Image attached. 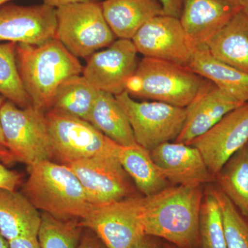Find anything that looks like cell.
<instances>
[{
    "instance_id": "3",
    "label": "cell",
    "mask_w": 248,
    "mask_h": 248,
    "mask_svg": "<svg viewBox=\"0 0 248 248\" xmlns=\"http://www.w3.org/2000/svg\"><path fill=\"white\" fill-rule=\"evenodd\" d=\"M29 170L23 193L37 210L62 221L86 218L92 205L69 166L48 160Z\"/></svg>"
},
{
    "instance_id": "16",
    "label": "cell",
    "mask_w": 248,
    "mask_h": 248,
    "mask_svg": "<svg viewBox=\"0 0 248 248\" xmlns=\"http://www.w3.org/2000/svg\"><path fill=\"white\" fill-rule=\"evenodd\" d=\"M150 153L169 183L175 186H202L214 179L200 152L191 145L166 142Z\"/></svg>"
},
{
    "instance_id": "25",
    "label": "cell",
    "mask_w": 248,
    "mask_h": 248,
    "mask_svg": "<svg viewBox=\"0 0 248 248\" xmlns=\"http://www.w3.org/2000/svg\"><path fill=\"white\" fill-rule=\"evenodd\" d=\"M98 92L82 75L72 77L59 87L50 110L89 122Z\"/></svg>"
},
{
    "instance_id": "29",
    "label": "cell",
    "mask_w": 248,
    "mask_h": 248,
    "mask_svg": "<svg viewBox=\"0 0 248 248\" xmlns=\"http://www.w3.org/2000/svg\"><path fill=\"white\" fill-rule=\"evenodd\" d=\"M212 189L221 207L227 248H248V220L218 187Z\"/></svg>"
},
{
    "instance_id": "30",
    "label": "cell",
    "mask_w": 248,
    "mask_h": 248,
    "mask_svg": "<svg viewBox=\"0 0 248 248\" xmlns=\"http://www.w3.org/2000/svg\"><path fill=\"white\" fill-rule=\"evenodd\" d=\"M22 182V175L0 164V187L16 190Z\"/></svg>"
},
{
    "instance_id": "5",
    "label": "cell",
    "mask_w": 248,
    "mask_h": 248,
    "mask_svg": "<svg viewBox=\"0 0 248 248\" xmlns=\"http://www.w3.org/2000/svg\"><path fill=\"white\" fill-rule=\"evenodd\" d=\"M0 121L6 148L17 161L29 169L42 161L53 160L45 112L32 104L20 108L6 100L0 110Z\"/></svg>"
},
{
    "instance_id": "6",
    "label": "cell",
    "mask_w": 248,
    "mask_h": 248,
    "mask_svg": "<svg viewBox=\"0 0 248 248\" xmlns=\"http://www.w3.org/2000/svg\"><path fill=\"white\" fill-rule=\"evenodd\" d=\"M53 159L69 165L99 156H117L120 145L87 121L50 110L46 113Z\"/></svg>"
},
{
    "instance_id": "26",
    "label": "cell",
    "mask_w": 248,
    "mask_h": 248,
    "mask_svg": "<svg viewBox=\"0 0 248 248\" xmlns=\"http://www.w3.org/2000/svg\"><path fill=\"white\" fill-rule=\"evenodd\" d=\"M0 94L20 108L31 105L17 62L16 44L0 42Z\"/></svg>"
},
{
    "instance_id": "40",
    "label": "cell",
    "mask_w": 248,
    "mask_h": 248,
    "mask_svg": "<svg viewBox=\"0 0 248 248\" xmlns=\"http://www.w3.org/2000/svg\"><path fill=\"white\" fill-rule=\"evenodd\" d=\"M241 11L246 15V17L248 18V0L245 3L244 6L241 7Z\"/></svg>"
},
{
    "instance_id": "10",
    "label": "cell",
    "mask_w": 248,
    "mask_h": 248,
    "mask_svg": "<svg viewBox=\"0 0 248 248\" xmlns=\"http://www.w3.org/2000/svg\"><path fill=\"white\" fill-rule=\"evenodd\" d=\"M67 166L79 179L91 205H102L135 195L130 177L117 156H94Z\"/></svg>"
},
{
    "instance_id": "17",
    "label": "cell",
    "mask_w": 248,
    "mask_h": 248,
    "mask_svg": "<svg viewBox=\"0 0 248 248\" xmlns=\"http://www.w3.org/2000/svg\"><path fill=\"white\" fill-rule=\"evenodd\" d=\"M241 9L223 0H184L179 21L191 48L205 46Z\"/></svg>"
},
{
    "instance_id": "20",
    "label": "cell",
    "mask_w": 248,
    "mask_h": 248,
    "mask_svg": "<svg viewBox=\"0 0 248 248\" xmlns=\"http://www.w3.org/2000/svg\"><path fill=\"white\" fill-rule=\"evenodd\" d=\"M186 67L240 102H248V73L214 58L206 47L194 49Z\"/></svg>"
},
{
    "instance_id": "22",
    "label": "cell",
    "mask_w": 248,
    "mask_h": 248,
    "mask_svg": "<svg viewBox=\"0 0 248 248\" xmlns=\"http://www.w3.org/2000/svg\"><path fill=\"white\" fill-rule=\"evenodd\" d=\"M117 159L143 196L154 195L169 187V181L150 151L140 145L121 146Z\"/></svg>"
},
{
    "instance_id": "13",
    "label": "cell",
    "mask_w": 248,
    "mask_h": 248,
    "mask_svg": "<svg viewBox=\"0 0 248 248\" xmlns=\"http://www.w3.org/2000/svg\"><path fill=\"white\" fill-rule=\"evenodd\" d=\"M56 9L45 4L0 6V42L40 45L56 37Z\"/></svg>"
},
{
    "instance_id": "31",
    "label": "cell",
    "mask_w": 248,
    "mask_h": 248,
    "mask_svg": "<svg viewBox=\"0 0 248 248\" xmlns=\"http://www.w3.org/2000/svg\"><path fill=\"white\" fill-rule=\"evenodd\" d=\"M78 248H107L93 231L86 228L83 231Z\"/></svg>"
},
{
    "instance_id": "15",
    "label": "cell",
    "mask_w": 248,
    "mask_h": 248,
    "mask_svg": "<svg viewBox=\"0 0 248 248\" xmlns=\"http://www.w3.org/2000/svg\"><path fill=\"white\" fill-rule=\"evenodd\" d=\"M243 104L206 80L195 99L185 108V123L174 141L189 144L210 130L227 114Z\"/></svg>"
},
{
    "instance_id": "39",
    "label": "cell",
    "mask_w": 248,
    "mask_h": 248,
    "mask_svg": "<svg viewBox=\"0 0 248 248\" xmlns=\"http://www.w3.org/2000/svg\"><path fill=\"white\" fill-rule=\"evenodd\" d=\"M0 248H9V241L0 234Z\"/></svg>"
},
{
    "instance_id": "8",
    "label": "cell",
    "mask_w": 248,
    "mask_h": 248,
    "mask_svg": "<svg viewBox=\"0 0 248 248\" xmlns=\"http://www.w3.org/2000/svg\"><path fill=\"white\" fill-rule=\"evenodd\" d=\"M115 97L128 117L137 143L148 151L175 141L180 135L185 108L156 101L138 102L125 91Z\"/></svg>"
},
{
    "instance_id": "18",
    "label": "cell",
    "mask_w": 248,
    "mask_h": 248,
    "mask_svg": "<svg viewBox=\"0 0 248 248\" xmlns=\"http://www.w3.org/2000/svg\"><path fill=\"white\" fill-rule=\"evenodd\" d=\"M42 215L24 193L0 187V234L8 241L37 236Z\"/></svg>"
},
{
    "instance_id": "36",
    "label": "cell",
    "mask_w": 248,
    "mask_h": 248,
    "mask_svg": "<svg viewBox=\"0 0 248 248\" xmlns=\"http://www.w3.org/2000/svg\"><path fill=\"white\" fill-rule=\"evenodd\" d=\"M0 161L5 164L11 165L14 164L17 160L9 150L0 147Z\"/></svg>"
},
{
    "instance_id": "38",
    "label": "cell",
    "mask_w": 248,
    "mask_h": 248,
    "mask_svg": "<svg viewBox=\"0 0 248 248\" xmlns=\"http://www.w3.org/2000/svg\"><path fill=\"white\" fill-rule=\"evenodd\" d=\"M223 1H226V2L231 4L232 6H235V7L241 9V7L244 6L247 0H223Z\"/></svg>"
},
{
    "instance_id": "37",
    "label": "cell",
    "mask_w": 248,
    "mask_h": 248,
    "mask_svg": "<svg viewBox=\"0 0 248 248\" xmlns=\"http://www.w3.org/2000/svg\"><path fill=\"white\" fill-rule=\"evenodd\" d=\"M5 101H6V99H5L2 95L0 94V110H1V108L2 107L3 104H4ZM0 147L7 149V148H6V141H5L4 135H3L2 128H1V121H0Z\"/></svg>"
},
{
    "instance_id": "4",
    "label": "cell",
    "mask_w": 248,
    "mask_h": 248,
    "mask_svg": "<svg viewBox=\"0 0 248 248\" xmlns=\"http://www.w3.org/2000/svg\"><path fill=\"white\" fill-rule=\"evenodd\" d=\"M205 79L183 65L144 57L138 62L125 91L132 97L186 108L203 87Z\"/></svg>"
},
{
    "instance_id": "34",
    "label": "cell",
    "mask_w": 248,
    "mask_h": 248,
    "mask_svg": "<svg viewBox=\"0 0 248 248\" xmlns=\"http://www.w3.org/2000/svg\"><path fill=\"white\" fill-rule=\"evenodd\" d=\"M131 248H165L164 244H160L156 238L144 236Z\"/></svg>"
},
{
    "instance_id": "24",
    "label": "cell",
    "mask_w": 248,
    "mask_h": 248,
    "mask_svg": "<svg viewBox=\"0 0 248 248\" xmlns=\"http://www.w3.org/2000/svg\"><path fill=\"white\" fill-rule=\"evenodd\" d=\"M217 187L248 220V151L236 152L215 175Z\"/></svg>"
},
{
    "instance_id": "43",
    "label": "cell",
    "mask_w": 248,
    "mask_h": 248,
    "mask_svg": "<svg viewBox=\"0 0 248 248\" xmlns=\"http://www.w3.org/2000/svg\"><path fill=\"white\" fill-rule=\"evenodd\" d=\"M246 148H247L248 151V141L247 142V143H246Z\"/></svg>"
},
{
    "instance_id": "9",
    "label": "cell",
    "mask_w": 248,
    "mask_h": 248,
    "mask_svg": "<svg viewBox=\"0 0 248 248\" xmlns=\"http://www.w3.org/2000/svg\"><path fill=\"white\" fill-rule=\"evenodd\" d=\"M140 196L92 205L81 221L104 243L107 248H131L146 236L140 217Z\"/></svg>"
},
{
    "instance_id": "23",
    "label": "cell",
    "mask_w": 248,
    "mask_h": 248,
    "mask_svg": "<svg viewBox=\"0 0 248 248\" xmlns=\"http://www.w3.org/2000/svg\"><path fill=\"white\" fill-rule=\"evenodd\" d=\"M89 122L120 146L138 144L128 117L110 93L99 91Z\"/></svg>"
},
{
    "instance_id": "44",
    "label": "cell",
    "mask_w": 248,
    "mask_h": 248,
    "mask_svg": "<svg viewBox=\"0 0 248 248\" xmlns=\"http://www.w3.org/2000/svg\"></svg>"
},
{
    "instance_id": "11",
    "label": "cell",
    "mask_w": 248,
    "mask_h": 248,
    "mask_svg": "<svg viewBox=\"0 0 248 248\" xmlns=\"http://www.w3.org/2000/svg\"><path fill=\"white\" fill-rule=\"evenodd\" d=\"M138 53L131 40L118 39L93 54L81 75L94 89L117 95L125 91L136 70Z\"/></svg>"
},
{
    "instance_id": "41",
    "label": "cell",
    "mask_w": 248,
    "mask_h": 248,
    "mask_svg": "<svg viewBox=\"0 0 248 248\" xmlns=\"http://www.w3.org/2000/svg\"><path fill=\"white\" fill-rule=\"evenodd\" d=\"M12 1V0H0V6L7 4L9 1Z\"/></svg>"
},
{
    "instance_id": "42",
    "label": "cell",
    "mask_w": 248,
    "mask_h": 248,
    "mask_svg": "<svg viewBox=\"0 0 248 248\" xmlns=\"http://www.w3.org/2000/svg\"><path fill=\"white\" fill-rule=\"evenodd\" d=\"M164 247L165 248H175L174 246H170V245L169 244H164Z\"/></svg>"
},
{
    "instance_id": "12",
    "label": "cell",
    "mask_w": 248,
    "mask_h": 248,
    "mask_svg": "<svg viewBox=\"0 0 248 248\" xmlns=\"http://www.w3.org/2000/svg\"><path fill=\"white\" fill-rule=\"evenodd\" d=\"M248 141V102H246L227 114L189 145L200 152L215 178L223 165Z\"/></svg>"
},
{
    "instance_id": "2",
    "label": "cell",
    "mask_w": 248,
    "mask_h": 248,
    "mask_svg": "<svg viewBox=\"0 0 248 248\" xmlns=\"http://www.w3.org/2000/svg\"><path fill=\"white\" fill-rule=\"evenodd\" d=\"M16 55L31 104L45 112L51 108L62 83L72 77L81 76L84 68L78 58L57 38L40 45L18 44Z\"/></svg>"
},
{
    "instance_id": "32",
    "label": "cell",
    "mask_w": 248,
    "mask_h": 248,
    "mask_svg": "<svg viewBox=\"0 0 248 248\" xmlns=\"http://www.w3.org/2000/svg\"><path fill=\"white\" fill-rule=\"evenodd\" d=\"M164 16L179 19L182 14L184 0H160Z\"/></svg>"
},
{
    "instance_id": "14",
    "label": "cell",
    "mask_w": 248,
    "mask_h": 248,
    "mask_svg": "<svg viewBox=\"0 0 248 248\" xmlns=\"http://www.w3.org/2000/svg\"><path fill=\"white\" fill-rule=\"evenodd\" d=\"M131 40L138 53L145 58L174 62L185 66L193 51L179 19L171 16L153 17Z\"/></svg>"
},
{
    "instance_id": "21",
    "label": "cell",
    "mask_w": 248,
    "mask_h": 248,
    "mask_svg": "<svg viewBox=\"0 0 248 248\" xmlns=\"http://www.w3.org/2000/svg\"><path fill=\"white\" fill-rule=\"evenodd\" d=\"M205 46L214 58L248 73V18L241 9Z\"/></svg>"
},
{
    "instance_id": "27",
    "label": "cell",
    "mask_w": 248,
    "mask_h": 248,
    "mask_svg": "<svg viewBox=\"0 0 248 248\" xmlns=\"http://www.w3.org/2000/svg\"><path fill=\"white\" fill-rule=\"evenodd\" d=\"M200 248H227L221 207L211 187L204 193L199 228Z\"/></svg>"
},
{
    "instance_id": "19",
    "label": "cell",
    "mask_w": 248,
    "mask_h": 248,
    "mask_svg": "<svg viewBox=\"0 0 248 248\" xmlns=\"http://www.w3.org/2000/svg\"><path fill=\"white\" fill-rule=\"evenodd\" d=\"M104 17L115 37L132 40L137 32L153 17L164 16L155 0H104Z\"/></svg>"
},
{
    "instance_id": "28",
    "label": "cell",
    "mask_w": 248,
    "mask_h": 248,
    "mask_svg": "<svg viewBox=\"0 0 248 248\" xmlns=\"http://www.w3.org/2000/svg\"><path fill=\"white\" fill-rule=\"evenodd\" d=\"M83 227L81 222L62 221L44 213L37 235L41 248H78Z\"/></svg>"
},
{
    "instance_id": "1",
    "label": "cell",
    "mask_w": 248,
    "mask_h": 248,
    "mask_svg": "<svg viewBox=\"0 0 248 248\" xmlns=\"http://www.w3.org/2000/svg\"><path fill=\"white\" fill-rule=\"evenodd\" d=\"M202 186L167 187L140 200V217L146 236L160 238L176 248L200 246Z\"/></svg>"
},
{
    "instance_id": "35",
    "label": "cell",
    "mask_w": 248,
    "mask_h": 248,
    "mask_svg": "<svg viewBox=\"0 0 248 248\" xmlns=\"http://www.w3.org/2000/svg\"><path fill=\"white\" fill-rule=\"evenodd\" d=\"M44 4L58 9L66 5L78 4V3L98 2L99 0H42Z\"/></svg>"
},
{
    "instance_id": "33",
    "label": "cell",
    "mask_w": 248,
    "mask_h": 248,
    "mask_svg": "<svg viewBox=\"0 0 248 248\" xmlns=\"http://www.w3.org/2000/svg\"><path fill=\"white\" fill-rule=\"evenodd\" d=\"M9 248H42L37 236H24L9 241Z\"/></svg>"
},
{
    "instance_id": "7",
    "label": "cell",
    "mask_w": 248,
    "mask_h": 248,
    "mask_svg": "<svg viewBox=\"0 0 248 248\" xmlns=\"http://www.w3.org/2000/svg\"><path fill=\"white\" fill-rule=\"evenodd\" d=\"M56 15L55 38L77 58H90L115 41L98 2L66 5L56 9Z\"/></svg>"
}]
</instances>
